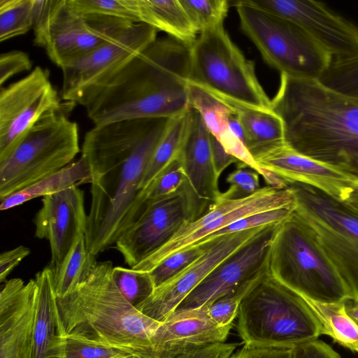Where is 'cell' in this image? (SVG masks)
<instances>
[{
    "label": "cell",
    "mask_w": 358,
    "mask_h": 358,
    "mask_svg": "<svg viewBox=\"0 0 358 358\" xmlns=\"http://www.w3.org/2000/svg\"><path fill=\"white\" fill-rule=\"evenodd\" d=\"M171 119L94 124L86 133L81 155L91 173V206L85 236L93 255L115 244L140 216L143 178Z\"/></svg>",
    "instance_id": "obj_1"
},
{
    "label": "cell",
    "mask_w": 358,
    "mask_h": 358,
    "mask_svg": "<svg viewBox=\"0 0 358 358\" xmlns=\"http://www.w3.org/2000/svg\"><path fill=\"white\" fill-rule=\"evenodd\" d=\"M192 45L169 36L157 38L85 106L89 118L103 124L188 111Z\"/></svg>",
    "instance_id": "obj_2"
},
{
    "label": "cell",
    "mask_w": 358,
    "mask_h": 358,
    "mask_svg": "<svg viewBox=\"0 0 358 358\" xmlns=\"http://www.w3.org/2000/svg\"><path fill=\"white\" fill-rule=\"evenodd\" d=\"M111 261L96 262L87 277L56 297L65 336L97 341L145 358H157L151 340L160 322L139 311L121 294Z\"/></svg>",
    "instance_id": "obj_3"
},
{
    "label": "cell",
    "mask_w": 358,
    "mask_h": 358,
    "mask_svg": "<svg viewBox=\"0 0 358 358\" xmlns=\"http://www.w3.org/2000/svg\"><path fill=\"white\" fill-rule=\"evenodd\" d=\"M269 273L299 295L322 303H343L352 295L312 227L294 213L273 236Z\"/></svg>",
    "instance_id": "obj_4"
},
{
    "label": "cell",
    "mask_w": 358,
    "mask_h": 358,
    "mask_svg": "<svg viewBox=\"0 0 358 358\" xmlns=\"http://www.w3.org/2000/svg\"><path fill=\"white\" fill-rule=\"evenodd\" d=\"M236 317V330L245 345L294 348L322 335L304 299L268 270L244 296Z\"/></svg>",
    "instance_id": "obj_5"
},
{
    "label": "cell",
    "mask_w": 358,
    "mask_h": 358,
    "mask_svg": "<svg viewBox=\"0 0 358 358\" xmlns=\"http://www.w3.org/2000/svg\"><path fill=\"white\" fill-rule=\"evenodd\" d=\"M62 105L45 113L0 160V199L72 163L80 152L77 124Z\"/></svg>",
    "instance_id": "obj_6"
},
{
    "label": "cell",
    "mask_w": 358,
    "mask_h": 358,
    "mask_svg": "<svg viewBox=\"0 0 358 358\" xmlns=\"http://www.w3.org/2000/svg\"><path fill=\"white\" fill-rule=\"evenodd\" d=\"M234 6L243 31L280 74L319 80L329 67L332 57L294 22L243 0Z\"/></svg>",
    "instance_id": "obj_7"
},
{
    "label": "cell",
    "mask_w": 358,
    "mask_h": 358,
    "mask_svg": "<svg viewBox=\"0 0 358 358\" xmlns=\"http://www.w3.org/2000/svg\"><path fill=\"white\" fill-rule=\"evenodd\" d=\"M190 82L223 99L271 109L253 62L234 43L223 25L199 33L192 44Z\"/></svg>",
    "instance_id": "obj_8"
},
{
    "label": "cell",
    "mask_w": 358,
    "mask_h": 358,
    "mask_svg": "<svg viewBox=\"0 0 358 358\" xmlns=\"http://www.w3.org/2000/svg\"><path fill=\"white\" fill-rule=\"evenodd\" d=\"M287 187L296 199L295 212L315 231L358 301V209L308 185L292 182Z\"/></svg>",
    "instance_id": "obj_9"
},
{
    "label": "cell",
    "mask_w": 358,
    "mask_h": 358,
    "mask_svg": "<svg viewBox=\"0 0 358 358\" xmlns=\"http://www.w3.org/2000/svg\"><path fill=\"white\" fill-rule=\"evenodd\" d=\"M132 23L111 17L83 15L69 0H38L33 27L34 44L62 69Z\"/></svg>",
    "instance_id": "obj_10"
},
{
    "label": "cell",
    "mask_w": 358,
    "mask_h": 358,
    "mask_svg": "<svg viewBox=\"0 0 358 358\" xmlns=\"http://www.w3.org/2000/svg\"><path fill=\"white\" fill-rule=\"evenodd\" d=\"M302 152L358 178V99L321 89L311 106Z\"/></svg>",
    "instance_id": "obj_11"
},
{
    "label": "cell",
    "mask_w": 358,
    "mask_h": 358,
    "mask_svg": "<svg viewBox=\"0 0 358 358\" xmlns=\"http://www.w3.org/2000/svg\"><path fill=\"white\" fill-rule=\"evenodd\" d=\"M157 32L148 24L132 23L63 66L62 99L85 107L120 70L157 39Z\"/></svg>",
    "instance_id": "obj_12"
},
{
    "label": "cell",
    "mask_w": 358,
    "mask_h": 358,
    "mask_svg": "<svg viewBox=\"0 0 358 358\" xmlns=\"http://www.w3.org/2000/svg\"><path fill=\"white\" fill-rule=\"evenodd\" d=\"M195 219V203L186 182L176 194L147 204L117 240L115 248L132 268L165 245L182 224Z\"/></svg>",
    "instance_id": "obj_13"
},
{
    "label": "cell",
    "mask_w": 358,
    "mask_h": 358,
    "mask_svg": "<svg viewBox=\"0 0 358 358\" xmlns=\"http://www.w3.org/2000/svg\"><path fill=\"white\" fill-rule=\"evenodd\" d=\"M62 106L48 71L36 66L28 75L0 90V160L50 110Z\"/></svg>",
    "instance_id": "obj_14"
},
{
    "label": "cell",
    "mask_w": 358,
    "mask_h": 358,
    "mask_svg": "<svg viewBox=\"0 0 358 358\" xmlns=\"http://www.w3.org/2000/svg\"><path fill=\"white\" fill-rule=\"evenodd\" d=\"M243 1L294 22L333 59L358 55V27L322 2L313 0Z\"/></svg>",
    "instance_id": "obj_15"
},
{
    "label": "cell",
    "mask_w": 358,
    "mask_h": 358,
    "mask_svg": "<svg viewBox=\"0 0 358 358\" xmlns=\"http://www.w3.org/2000/svg\"><path fill=\"white\" fill-rule=\"evenodd\" d=\"M280 224L266 226L226 258L176 310L208 306L264 274L268 270L271 242Z\"/></svg>",
    "instance_id": "obj_16"
},
{
    "label": "cell",
    "mask_w": 358,
    "mask_h": 358,
    "mask_svg": "<svg viewBox=\"0 0 358 358\" xmlns=\"http://www.w3.org/2000/svg\"><path fill=\"white\" fill-rule=\"evenodd\" d=\"M266 226L215 237L210 247L201 257L155 288L152 293L136 308L146 316L163 322L176 310L215 267Z\"/></svg>",
    "instance_id": "obj_17"
},
{
    "label": "cell",
    "mask_w": 358,
    "mask_h": 358,
    "mask_svg": "<svg viewBox=\"0 0 358 358\" xmlns=\"http://www.w3.org/2000/svg\"><path fill=\"white\" fill-rule=\"evenodd\" d=\"M34 223L35 236L45 238L50 243V266L55 271L77 238L85 234L87 215L83 191L78 186H73L43 196Z\"/></svg>",
    "instance_id": "obj_18"
},
{
    "label": "cell",
    "mask_w": 358,
    "mask_h": 358,
    "mask_svg": "<svg viewBox=\"0 0 358 358\" xmlns=\"http://www.w3.org/2000/svg\"><path fill=\"white\" fill-rule=\"evenodd\" d=\"M255 160L286 183L308 185L341 201H349L358 190V178L299 153L287 145Z\"/></svg>",
    "instance_id": "obj_19"
},
{
    "label": "cell",
    "mask_w": 358,
    "mask_h": 358,
    "mask_svg": "<svg viewBox=\"0 0 358 358\" xmlns=\"http://www.w3.org/2000/svg\"><path fill=\"white\" fill-rule=\"evenodd\" d=\"M232 326L215 322L206 306L176 310L160 323L152 338V348L157 358H173L201 347L224 343Z\"/></svg>",
    "instance_id": "obj_20"
},
{
    "label": "cell",
    "mask_w": 358,
    "mask_h": 358,
    "mask_svg": "<svg viewBox=\"0 0 358 358\" xmlns=\"http://www.w3.org/2000/svg\"><path fill=\"white\" fill-rule=\"evenodd\" d=\"M34 278L6 281L0 294V358H31Z\"/></svg>",
    "instance_id": "obj_21"
},
{
    "label": "cell",
    "mask_w": 358,
    "mask_h": 358,
    "mask_svg": "<svg viewBox=\"0 0 358 358\" xmlns=\"http://www.w3.org/2000/svg\"><path fill=\"white\" fill-rule=\"evenodd\" d=\"M180 157L194 197L196 219L220 196L219 177L213 162L210 133L199 113L191 109L190 119Z\"/></svg>",
    "instance_id": "obj_22"
},
{
    "label": "cell",
    "mask_w": 358,
    "mask_h": 358,
    "mask_svg": "<svg viewBox=\"0 0 358 358\" xmlns=\"http://www.w3.org/2000/svg\"><path fill=\"white\" fill-rule=\"evenodd\" d=\"M31 358H65V336L58 315L53 270L48 265L35 277Z\"/></svg>",
    "instance_id": "obj_23"
},
{
    "label": "cell",
    "mask_w": 358,
    "mask_h": 358,
    "mask_svg": "<svg viewBox=\"0 0 358 358\" xmlns=\"http://www.w3.org/2000/svg\"><path fill=\"white\" fill-rule=\"evenodd\" d=\"M224 100L234 108L244 129L245 146L255 159L286 145L282 122L271 109H260Z\"/></svg>",
    "instance_id": "obj_24"
},
{
    "label": "cell",
    "mask_w": 358,
    "mask_h": 358,
    "mask_svg": "<svg viewBox=\"0 0 358 358\" xmlns=\"http://www.w3.org/2000/svg\"><path fill=\"white\" fill-rule=\"evenodd\" d=\"M139 23L148 24L186 44L197 38L196 28L180 0H137Z\"/></svg>",
    "instance_id": "obj_25"
},
{
    "label": "cell",
    "mask_w": 358,
    "mask_h": 358,
    "mask_svg": "<svg viewBox=\"0 0 358 358\" xmlns=\"http://www.w3.org/2000/svg\"><path fill=\"white\" fill-rule=\"evenodd\" d=\"M86 182H91V173L87 160L81 155L76 162L1 200L0 210H8L33 199L53 194Z\"/></svg>",
    "instance_id": "obj_26"
},
{
    "label": "cell",
    "mask_w": 358,
    "mask_h": 358,
    "mask_svg": "<svg viewBox=\"0 0 358 358\" xmlns=\"http://www.w3.org/2000/svg\"><path fill=\"white\" fill-rule=\"evenodd\" d=\"M301 297L317 319L322 334L328 335L341 345L358 352V325L346 313L345 302L322 303Z\"/></svg>",
    "instance_id": "obj_27"
},
{
    "label": "cell",
    "mask_w": 358,
    "mask_h": 358,
    "mask_svg": "<svg viewBox=\"0 0 358 358\" xmlns=\"http://www.w3.org/2000/svg\"><path fill=\"white\" fill-rule=\"evenodd\" d=\"M96 263V256L89 251L85 234L80 235L59 268L52 269L56 297H64L72 292L87 277Z\"/></svg>",
    "instance_id": "obj_28"
},
{
    "label": "cell",
    "mask_w": 358,
    "mask_h": 358,
    "mask_svg": "<svg viewBox=\"0 0 358 358\" xmlns=\"http://www.w3.org/2000/svg\"><path fill=\"white\" fill-rule=\"evenodd\" d=\"M190 113L191 109L171 119L149 162L141 193L178 156L188 129Z\"/></svg>",
    "instance_id": "obj_29"
},
{
    "label": "cell",
    "mask_w": 358,
    "mask_h": 358,
    "mask_svg": "<svg viewBox=\"0 0 358 358\" xmlns=\"http://www.w3.org/2000/svg\"><path fill=\"white\" fill-rule=\"evenodd\" d=\"M188 99L189 108L199 113L208 131L217 139L229 130V120L236 112L226 101L190 81Z\"/></svg>",
    "instance_id": "obj_30"
},
{
    "label": "cell",
    "mask_w": 358,
    "mask_h": 358,
    "mask_svg": "<svg viewBox=\"0 0 358 358\" xmlns=\"http://www.w3.org/2000/svg\"><path fill=\"white\" fill-rule=\"evenodd\" d=\"M38 0H0V41L25 34L34 27Z\"/></svg>",
    "instance_id": "obj_31"
},
{
    "label": "cell",
    "mask_w": 358,
    "mask_h": 358,
    "mask_svg": "<svg viewBox=\"0 0 358 358\" xmlns=\"http://www.w3.org/2000/svg\"><path fill=\"white\" fill-rule=\"evenodd\" d=\"M186 182L187 177L179 153L140 194L138 201L141 214L147 204L176 194Z\"/></svg>",
    "instance_id": "obj_32"
},
{
    "label": "cell",
    "mask_w": 358,
    "mask_h": 358,
    "mask_svg": "<svg viewBox=\"0 0 358 358\" xmlns=\"http://www.w3.org/2000/svg\"><path fill=\"white\" fill-rule=\"evenodd\" d=\"M318 80L332 91L358 99V55L333 59Z\"/></svg>",
    "instance_id": "obj_33"
},
{
    "label": "cell",
    "mask_w": 358,
    "mask_h": 358,
    "mask_svg": "<svg viewBox=\"0 0 358 358\" xmlns=\"http://www.w3.org/2000/svg\"><path fill=\"white\" fill-rule=\"evenodd\" d=\"M199 33L223 25L229 10L227 0H180Z\"/></svg>",
    "instance_id": "obj_34"
},
{
    "label": "cell",
    "mask_w": 358,
    "mask_h": 358,
    "mask_svg": "<svg viewBox=\"0 0 358 358\" xmlns=\"http://www.w3.org/2000/svg\"><path fill=\"white\" fill-rule=\"evenodd\" d=\"M213 240V238L203 240L180 250L166 258L149 271L154 287L156 288L167 281L201 257L210 247Z\"/></svg>",
    "instance_id": "obj_35"
},
{
    "label": "cell",
    "mask_w": 358,
    "mask_h": 358,
    "mask_svg": "<svg viewBox=\"0 0 358 358\" xmlns=\"http://www.w3.org/2000/svg\"><path fill=\"white\" fill-rule=\"evenodd\" d=\"M113 278L123 296L135 307L144 301L155 289L150 274L146 271L115 266Z\"/></svg>",
    "instance_id": "obj_36"
},
{
    "label": "cell",
    "mask_w": 358,
    "mask_h": 358,
    "mask_svg": "<svg viewBox=\"0 0 358 358\" xmlns=\"http://www.w3.org/2000/svg\"><path fill=\"white\" fill-rule=\"evenodd\" d=\"M83 15L111 17L139 23L137 0H69Z\"/></svg>",
    "instance_id": "obj_37"
},
{
    "label": "cell",
    "mask_w": 358,
    "mask_h": 358,
    "mask_svg": "<svg viewBox=\"0 0 358 358\" xmlns=\"http://www.w3.org/2000/svg\"><path fill=\"white\" fill-rule=\"evenodd\" d=\"M296 206V205L285 206L273 210L262 211L244 217L228 224L225 227L217 231L203 240L211 239L215 237L252 229L262 226L280 224L289 217L294 213Z\"/></svg>",
    "instance_id": "obj_38"
},
{
    "label": "cell",
    "mask_w": 358,
    "mask_h": 358,
    "mask_svg": "<svg viewBox=\"0 0 358 358\" xmlns=\"http://www.w3.org/2000/svg\"><path fill=\"white\" fill-rule=\"evenodd\" d=\"M131 355L133 354L110 345L65 336V358H126Z\"/></svg>",
    "instance_id": "obj_39"
},
{
    "label": "cell",
    "mask_w": 358,
    "mask_h": 358,
    "mask_svg": "<svg viewBox=\"0 0 358 358\" xmlns=\"http://www.w3.org/2000/svg\"><path fill=\"white\" fill-rule=\"evenodd\" d=\"M262 275L245 284L236 292L206 306L208 315L211 319L221 326L233 325L234 320L237 317L238 308L243 299Z\"/></svg>",
    "instance_id": "obj_40"
},
{
    "label": "cell",
    "mask_w": 358,
    "mask_h": 358,
    "mask_svg": "<svg viewBox=\"0 0 358 358\" xmlns=\"http://www.w3.org/2000/svg\"><path fill=\"white\" fill-rule=\"evenodd\" d=\"M226 181L229 185V188L221 195L228 199L248 197L261 188L259 174L241 165H237V169L228 175Z\"/></svg>",
    "instance_id": "obj_41"
},
{
    "label": "cell",
    "mask_w": 358,
    "mask_h": 358,
    "mask_svg": "<svg viewBox=\"0 0 358 358\" xmlns=\"http://www.w3.org/2000/svg\"><path fill=\"white\" fill-rule=\"evenodd\" d=\"M29 56L20 50H12L0 55V85H2L13 76L31 69Z\"/></svg>",
    "instance_id": "obj_42"
},
{
    "label": "cell",
    "mask_w": 358,
    "mask_h": 358,
    "mask_svg": "<svg viewBox=\"0 0 358 358\" xmlns=\"http://www.w3.org/2000/svg\"><path fill=\"white\" fill-rule=\"evenodd\" d=\"M230 358H293V348L244 345Z\"/></svg>",
    "instance_id": "obj_43"
},
{
    "label": "cell",
    "mask_w": 358,
    "mask_h": 358,
    "mask_svg": "<svg viewBox=\"0 0 358 358\" xmlns=\"http://www.w3.org/2000/svg\"><path fill=\"white\" fill-rule=\"evenodd\" d=\"M237 346V343H214L180 354L173 358H230Z\"/></svg>",
    "instance_id": "obj_44"
},
{
    "label": "cell",
    "mask_w": 358,
    "mask_h": 358,
    "mask_svg": "<svg viewBox=\"0 0 358 358\" xmlns=\"http://www.w3.org/2000/svg\"><path fill=\"white\" fill-rule=\"evenodd\" d=\"M293 358H341L329 345L314 340L293 348Z\"/></svg>",
    "instance_id": "obj_45"
},
{
    "label": "cell",
    "mask_w": 358,
    "mask_h": 358,
    "mask_svg": "<svg viewBox=\"0 0 358 358\" xmlns=\"http://www.w3.org/2000/svg\"><path fill=\"white\" fill-rule=\"evenodd\" d=\"M29 254V248L24 245L2 252L0 255V281L6 280L11 271Z\"/></svg>",
    "instance_id": "obj_46"
},
{
    "label": "cell",
    "mask_w": 358,
    "mask_h": 358,
    "mask_svg": "<svg viewBox=\"0 0 358 358\" xmlns=\"http://www.w3.org/2000/svg\"><path fill=\"white\" fill-rule=\"evenodd\" d=\"M210 143L213 162L218 177L231 164L241 163L237 158L229 154L217 138L210 133Z\"/></svg>",
    "instance_id": "obj_47"
},
{
    "label": "cell",
    "mask_w": 358,
    "mask_h": 358,
    "mask_svg": "<svg viewBox=\"0 0 358 358\" xmlns=\"http://www.w3.org/2000/svg\"><path fill=\"white\" fill-rule=\"evenodd\" d=\"M229 127L231 133L245 145V136L244 129L236 115H233L229 120Z\"/></svg>",
    "instance_id": "obj_48"
},
{
    "label": "cell",
    "mask_w": 358,
    "mask_h": 358,
    "mask_svg": "<svg viewBox=\"0 0 358 358\" xmlns=\"http://www.w3.org/2000/svg\"><path fill=\"white\" fill-rule=\"evenodd\" d=\"M345 310L348 315L358 325V301L350 299L345 302Z\"/></svg>",
    "instance_id": "obj_49"
},
{
    "label": "cell",
    "mask_w": 358,
    "mask_h": 358,
    "mask_svg": "<svg viewBox=\"0 0 358 358\" xmlns=\"http://www.w3.org/2000/svg\"><path fill=\"white\" fill-rule=\"evenodd\" d=\"M358 209V190L354 194L349 201H347Z\"/></svg>",
    "instance_id": "obj_50"
},
{
    "label": "cell",
    "mask_w": 358,
    "mask_h": 358,
    "mask_svg": "<svg viewBox=\"0 0 358 358\" xmlns=\"http://www.w3.org/2000/svg\"><path fill=\"white\" fill-rule=\"evenodd\" d=\"M126 358H145V357H139V356L133 355H131V356H129L128 357H126Z\"/></svg>",
    "instance_id": "obj_51"
}]
</instances>
